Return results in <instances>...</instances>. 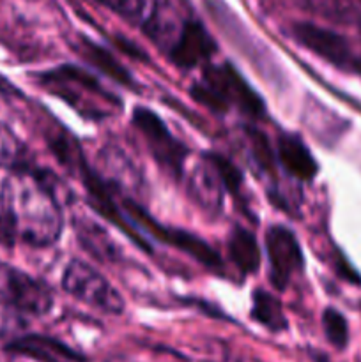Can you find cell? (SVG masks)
<instances>
[{
	"instance_id": "obj_1",
	"label": "cell",
	"mask_w": 361,
	"mask_h": 362,
	"mask_svg": "<svg viewBox=\"0 0 361 362\" xmlns=\"http://www.w3.org/2000/svg\"><path fill=\"white\" fill-rule=\"evenodd\" d=\"M4 216L16 237L34 246H48L60 233V212L57 207L53 177L45 170L16 173L2 187Z\"/></svg>"
},
{
	"instance_id": "obj_2",
	"label": "cell",
	"mask_w": 361,
	"mask_h": 362,
	"mask_svg": "<svg viewBox=\"0 0 361 362\" xmlns=\"http://www.w3.org/2000/svg\"><path fill=\"white\" fill-rule=\"evenodd\" d=\"M191 98L216 113L236 108L248 119H262L265 105L230 62L205 66L202 80L190 88Z\"/></svg>"
},
{
	"instance_id": "obj_3",
	"label": "cell",
	"mask_w": 361,
	"mask_h": 362,
	"mask_svg": "<svg viewBox=\"0 0 361 362\" xmlns=\"http://www.w3.org/2000/svg\"><path fill=\"white\" fill-rule=\"evenodd\" d=\"M62 288L74 299L108 315H120L126 308L119 290L92 265L81 260L69 262L62 276Z\"/></svg>"
},
{
	"instance_id": "obj_4",
	"label": "cell",
	"mask_w": 361,
	"mask_h": 362,
	"mask_svg": "<svg viewBox=\"0 0 361 362\" xmlns=\"http://www.w3.org/2000/svg\"><path fill=\"white\" fill-rule=\"evenodd\" d=\"M124 209H126V212L130 214V218L133 219V221H137L142 228L151 232L154 239L177 247V250L186 253L188 257H191L193 260H197L198 264L204 265L205 269L216 272V274H222L223 272L222 257H219L205 240H202L200 237L193 235V233L186 232V230L170 228V226L159 225L158 221H154V219H152L137 202L131 200V198H126V200H124Z\"/></svg>"
},
{
	"instance_id": "obj_5",
	"label": "cell",
	"mask_w": 361,
	"mask_h": 362,
	"mask_svg": "<svg viewBox=\"0 0 361 362\" xmlns=\"http://www.w3.org/2000/svg\"><path fill=\"white\" fill-rule=\"evenodd\" d=\"M0 297L30 317H42L53 306L52 288L45 281L4 262H0Z\"/></svg>"
},
{
	"instance_id": "obj_6",
	"label": "cell",
	"mask_w": 361,
	"mask_h": 362,
	"mask_svg": "<svg viewBox=\"0 0 361 362\" xmlns=\"http://www.w3.org/2000/svg\"><path fill=\"white\" fill-rule=\"evenodd\" d=\"M133 124L147 141L152 158L172 179H179L188 148L168 131L166 124L145 106L133 110Z\"/></svg>"
},
{
	"instance_id": "obj_7",
	"label": "cell",
	"mask_w": 361,
	"mask_h": 362,
	"mask_svg": "<svg viewBox=\"0 0 361 362\" xmlns=\"http://www.w3.org/2000/svg\"><path fill=\"white\" fill-rule=\"evenodd\" d=\"M292 35L303 48L310 49L331 66L347 73L361 74V59L353 52L349 41L335 30L299 21L292 27Z\"/></svg>"
},
{
	"instance_id": "obj_8",
	"label": "cell",
	"mask_w": 361,
	"mask_h": 362,
	"mask_svg": "<svg viewBox=\"0 0 361 362\" xmlns=\"http://www.w3.org/2000/svg\"><path fill=\"white\" fill-rule=\"evenodd\" d=\"M41 85H45L48 90L62 95L73 106L85 112L88 101L94 98L101 99L105 103H115L119 105V99L112 98V94L105 92V88L98 83V80L85 73L84 69L76 66H62L57 71H50L39 76Z\"/></svg>"
},
{
	"instance_id": "obj_9",
	"label": "cell",
	"mask_w": 361,
	"mask_h": 362,
	"mask_svg": "<svg viewBox=\"0 0 361 362\" xmlns=\"http://www.w3.org/2000/svg\"><path fill=\"white\" fill-rule=\"evenodd\" d=\"M265 251L269 260V276L276 290H285L294 274L303 269V251L299 240L282 225L269 226L265 232Z\"/></svg>"
},
{
	"instance_id": "obj_10",
	"label": "cell",
	"mask_w": 361,
	"mask_h": 362,
	"mask_svg": "<svg viewBox=\"0 0 361 362\" xmlns=\"http://www.w3.org/2000/svg\"><path fill=\"white\" fill-rule=\"evenodd\" d=\"M7 354L35 362H87V357L60 339L45 334H23L6 345Z\"/></svg>"
},
{
	"instance_id": "obj_11",
	"label": "cell",
	"mask_w": 361,
	"mask_h": 362,
	"mask_svg": "<svg viewBox=\"0 0 361 362\" xmlns=\"http://www.w3.org/2000/svg\"><path fill=\"white\" fill-rule=\"evenodd\" d=\"M216 52V42L200 21H186L170 48V59L177 67L193 69L207 62Z\"/></svg>"
},
{
	"instance_id": "obj_12",
	"label": "cell",
	"mask_w": 361,
	"mask_h": 362,
	"mask_svg": "<svg viewBox=\"0 0 361 362\" xmlns=\"http://www.w3.org/2000/svg\"><path fill=\"white\" fill-rule=\"evenodd\" d=\"M276 156L282 168L290 177L303 182H311L319 173V165L297 134L282 133L276 140Z\"/></svg>"
},
{
	"instance_id": "obj_13",
	"label": "cell",
	"mask_w": 361,
	"mask_h": 362,
	"mask_svg": "<svg viewBox=\"0 0 361 362\" xmlns=\"http://www.w3.org/2000/svg\"><path fill=\"white\" fill-rule=\"evenodd\" d=\"M190 193L193 200L211 214H216L222 209L225 187H223V182L219 179L218 172H216L214 165L205 156L204 163L191 173Z\"/></svg>"
},
{
	"instance_id": "obj_14",
	"label": "cell",
	"mask_w": 361,
	"mask_h": 362,
	"mask_svg": "<svg viewBox=\"0 0 361 362\" xmlns=\"http://www.w3.org/2000/svg\"><path fill=\"white\" fill-rule=\"evenodd\" d=\"M229 257L243 274H255L260 269V247L253 233L243 226H234L229 237Z\"/></svg>"
},
{
	"instance_id": "obj_15",
	"label": "cell",
	"mask_w": 361,
	"mask_h": 362,
	"mask_svg": "<svg viewBox=\"0 0 361 362\" xmlns=\"http://www.w3.org/2000/svg\"><path fill=\"white\" fill-rule=\"evenodd\" d=\"M78 49H80V55L84 57L88 64L98 67L103 74L112 78L113 81H117V83L124 85V87L127 88H137V85H134V78L131 76L130 71H127L126 67H124L122 64H120L119 60L108 52V49H105L103 46L96 45V42L88 41V39L85 37L80 39V46H78Z\"/></svg>"
},
{
	"instance_id": "obj_16",
	"label": "cell",
	"mask_w": 361,
	"mask_h": 362,
	"mask_svg": "<svg viewBox=\"0 0 361 362\" xmlns=\"http://www.w3.org/2000/svg\"><path fill=\"white\" fill-rule=\"evenodd\" d=\"M251 318L271 332H283L289 327L282 303L262 288L255 290L251 297Z\"/></svg>"
},
{
	"instance_id": "obj_17",
	"label": "cell",
	"mask_w": 361,
	"mask_h": 362,
	"mask_svg": "<svg viewBox=\"0 0 361 362\" xmlns=\"http://www.w3.org/2000/svg\"><path fill=\"white\" fill-rule=\"evenodd\" d=\"M76 232H78V240H80L81 246L88 251L94 258L103 262H113L117 260V247L115 244L110 240V237L106 235V232L103 228H99L98 225L91 223L88 219H81L76 223Z\"/></svg>"
},
{
	"instance_id": "obj_18",
	"label": "cell",
	"mask_w": 361,
	"mask_h": 362,
	"mask_svg": "<svg viewBox=\"0 0 361 362\" xmlns=\"http://www.w3.org/2000/svg\"><path fill=\"white\" fill-rule=\"evenodd\" d=\"M314 9L336 23L361 27V0H314Z\"/></svg>"
},
{
	"instance_id": "obj_19",
	"label": "cell",
	"mask_w": 361,
	"mask_h": 362,
	"mask_svg": "<svg viewBox=\"0 0 361 362\" xmlns=\"http://www.w3.org/2000/svg\"><path fill=\"white\" fill-rule=\"evenodd\" d=\"M322 329H324L326 339L336 350L347 349V345H349V324L338 310L326 308L324 313H322Z\"/></svg>"
},
{
	"instance_id": "obj_20",
	"label": "cell",
	"mask_w": 361,
	"mask_h": 362,
	"mask_svg": "<svg viewBox=\"0 0 361 362\" xmlns=\"http://www.w3.org/2000/svg\"><path fill=\"white\" fill-rule=\"evenodd\" d=\"M205 158L214 165L216 172H218L219 179H222L223 187H225L227 193H230L232 197L239 198L243 194V175H241L239 168L234 165L230 159H227L225 156L216 154V152H207Z\"/></svg>"
},
{
	"instance_id": "obj_21",
	"label": "cell",
	"mask_w": 361,
	"mask_h": 362,
	"mask_svg": "<svg viewBox=\"0 0 361 362\" xmlns=\"http://www.w3.org/2000/svg\"><path fill=\"white\" fill-rule=\"evenodd\" d=\"M248 138H250V147L253 159L257 161V165L260 166L265 172H273V166H275V156H273L271 147H269L268 140L262 133L258 131L250 129L248 131Z\"/></svg>"
},
{
	"instance_id": "obj_22",
	"label": "cell",
	"mask_w": 361,
	"mask_h": 362,
	"mask_svg": "<svg viewBox=\"0 0 361 362\" xmlns=\"http://www.w3.org/2000/svg\"><path fill=\"white\" fill-rule=\"evenodd\" d=\"M25 325L27 324H25L23 315L0 297V338L16 334Z\"/></svg>"
},
{
	"instance_id": "obj_23",
	"label": "cell",
	"mask_w": 361,
	"mask_h": 362,
	"mask_svg": "<svg viewBox=\"0 0 361 362\" xmlns=\"http://www.w3.org/2000/svg\"><path fill=\"white\" fill-rule=\"evenodd\" d=\"M101 4H105L106 7H110V9H113L115 13L122 14V16L130 18L133 16L134 13H138V7L137 4L133 2V0H99Z\"/></svg>"
},
{
	"instance_id": "obj_24",
	"label": "cell",
	"mask_w": 361,
	"mask_h": 362,
	"mask_svg": "<svg viewBox=\"0 0 361 362\" xmlns=\"http://www.w3.org/2000/svg\"><path fill=\"white\" fill-rule=\"evenodd\" d=\"M16 239V233H14L13 226L7 221V218L4 214H0V244L2 246H11Z\"/></svg>"
},
{
	"instance_id": "obj_25",
	"label": "cell",
	"mask_w": 361,
	"mask_h": 362,
	"mask_svg": "<svg viewBox=\"0 0 361 362\" xmlns=\"http://www.w3.org/2000/svg\"><path fill=\"white\" fill-rule=\"evenodd\" d=\"M115 42H117V46H119V48L122 49L124 53H127V55L133 57V59H138V60H147V57L144 55V52H142L140 48H137V46H134V45H131V42L127 41V39H124V37H117V39H115Z\"/></svg>"
},
{
	"instance_id": "obj_26",
	"label": "cell",
	"mask_w": 361,
	"mask_h": 362,
	"mask_svg": "<svg viewBox=\"0 0 361 362\" xmlns=\"http://www.w3.org/2000/svg\"><path fill=\"white\" fill-rule=\"evenodd\" d=\"M360 30H361V27H360Z\"/></svg>"
}]
</instances>
